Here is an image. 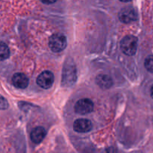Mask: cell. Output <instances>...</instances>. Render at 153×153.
Wrapping results in <instances>:
<instances>
[{
	"mask_svg": "<svg viewBox=\"0 0 153 153\" xmlns=\"http://www.w3.org/2000/svg\"><path fill=\"white\" fill-rule=\"evenodd\" d=\"M49 46L54 52H60L67 46V38L62 34H55L52 35L49 40Z\"/></svg>",
	"mask_w": 153,
	"mask_h": 153,
	"instance_id": "obj_2",
	"label": "cell"
},
{
	"mask_svg": "<svg viewBox=\"0 0 153 153\" xmlns=\"http://www.w3.org/2000/svg\"><path fill=\"white\" fill-rule=\"evenodd\" d=\"M46 131L45 128L42 126H38L32 130L30 137H31V140L33 143L37 144V143H40L43 141V140L46 137Z\"/></svg>",
	"mask_w": 153,
	"mask_h": 153,
	"instance_id": "obj_9",
	"label": "cell"
},
{
	"mask_svg": "<svg viewBox=\"0 0 153 153\" xmlns=\"http://www.w3.org/2000/svg\"><path fill=\"white\" fill-rule=\"evenodd\" d=\"M97 84L102 89H108L112 86V79L107 75H99L96 79Z\"/></svg>",
	"mask_w": 153,
	"mask_h": 153,
	"instance_id": "obj_10",
	"label": "cell"
},
{
	"mask_svg": "<svg viewBox=\"0 0 153 153\" xmlns=\"http://www.w3.org/2000/svg\"><path fill=\"white\" fill-rule=\"evenodd\" d=\"M13 86L20 89H25L28 85V79L25 74L22 73H15L12 77Z\"/></svg>",
	"mask_w": 153,
	"mask_h": 153,
	"instance_id": "obj_8",
	"label": "cell"
},
{
	"mask_svg": "<svg viewBox=\"0 0 153 153\" xmlns=\"http://www.w3.org/2000/svg\"><path fill=\"white\" fill-rule=\"evenodd\" d=\"M40 1H41L43 3H44V4H52V3H55L57 0H40Z\"/></svg>",
	"mask_w": 153,
	"mask_h": 153,
	"instance_id": "obj_15",
	"label": "cell"
},
{
	"mask_svg": "<svg viewBox=\"0 0 153 153\" xmlns=\"http://www.w3.org/2000/svg\"><path fill=\"white\" fill-rule=\"evenodd\" d=\"M102 153H117V151L114 147H108L106 148L104 151Z\"/></svg>",
	"mask_w": 153,
	"mask_h": 153,
	"instance_id": "obj_14",
	"label": "cell"
},
{
	"mask_svg": "<svg viewBox=\"0 0 153 153\" xmlns=\"http://www.w3.org/2000/svg\"><path fill=\"white\" fill-rule=\"evenodd\" d=\"M8 108V102L7 100L0 95V110H5Z\"/></svg>",
	"mask_w": 153,
	"mask_h": 153,
	"instance_id": "obj_13",
	"label": "cell"
},
{
	"mask_svg": "<svg viewBox=\"0 0 153 153\" xmlns=\"http://www.w3.org/2000/svg\"><path fill=\"white\" fill-rule=\"evenodd\" d=\"M92 123L87 119H78L73 124V129L76 132L86 133L92 129Z\"/></svg>",
	"mask_w": 153,
	"mask_h": 153,
	"instance_id": "obj_7",
	"label": "cell"
},
{
	"mask_svg": "<svg viewBox=\"0 0 153 153\" xmlns=\"http://www.w3.org/2000/svg\"><path fill=\"white\" fill-rule=\"evenodd\" d=\"M120 1H123V2H128V1H131V0H120Z\"/></svg>",
	"mask_w": 153,
	"mask_h": 153,
	"instance_id": "obj_16",
	"label": "cell"
},
{
	"mask_svg": "<svg viewBox=\"0 0 153 153\" xmlns=\"http://www.w3.org/2000/svg\"><path fill=\"white\" fill-rule=\"evenodd\" d=\"M119 18L123 22L128 23L137 19V13L134 8L127 7L121 10L119 13Z\"/></svg>",
	"mask_w": 153,
	"mask_h": 153,
	"instance_id": "obj_6",
	"label": "cell"
},
{
	"mask_svg": "<svg viewBox=\"0 0 153 153\" xmlns=\"http://www.w3.org/2000/svg\"><path fill=\"white\" fill-rule=\"evenodd\" d=\"M145 67L148 71L152 73L153 70V58L152 55L146 58V61H145Z\"/></svg>",
	"mask_w": 153,
	"mask_h": 153,
	"instance_id": "obj_12",
	"label": "cell"
},
{
	"mask_svg": "<svg viewBox=\"0 0 153 153\" xmlns=\"http://www.w3.org/2000/svg\"><path fill=\"white\" fill-rule=\"evenodd\" d=\"M54 82V76L52 72L43 71L40 73L37 79V85L42 88L49 89L52 86Z\"/></svg>",
	"mask_w": 153,
	"mask_h": 153,
	"instance_id": "obj_5",
	"label": "cell"
},
{
	"mask_svg": "<svg viewBox=\"0 0 153 153\" xmlns=\"http://www.w3.org/2000/svg\"><path fill=\"white\" fill-rule=\"evenodd\" d=\"M10 56L8 46L3 42H0V61H4Z\"/></svg>",
	"mask_w": 153,
	"mask_h": 153,
	"instance_id": "obj_11",
	"label": "cell"
},
{
	"mask_svg": "<svg viewBox=\"0 0 153 153\" xmlns=\"http://www.w3.org/2000/svg\"><path fill=\"white\" fill-rule=\"evenodd\" d=\"M76 81V70L73 64H66L63 70L62 84L65 87H70Z\"/></svg>",
	"mask_w": 153,
	"mask_h": 153,
	"instance_id": "obj_3",
	"label": "cell"
},
{
	"mask_svg": "<svg viewBox=\"0 0 153 153\" xmlns=\"http://www.w3.org/2000/svg\"><path fill=\"white\" fill-rule=\"evenodd\" d=\"M75 111L81 115L90 114L94 110V103L89 99L79 100L75 105Z\"/></svg>",
	"mask_w": 153,
	"mask_h": 153,
	"instance_id": "obj_4",
	"label": "cell"
},
{
	"mask_svg": "<svg viewBox=\"0 0 153 153\" xmlns=\"http://www.w3.org/2000/svg\"><path fill=\"white\" fill-rule=\"evenodd\" d=\"M137 39L133 35H127L122 40L120 43V49L125 55L131 56L137 51Z\"/></svg>",
	"mask_w": 153,
	"mask_h": 153,
	"instance_id": "obj_1",
	"label": "cell"
}]
</instances>
